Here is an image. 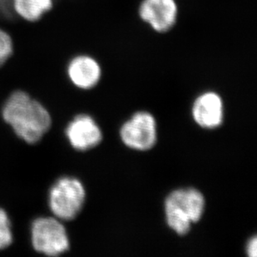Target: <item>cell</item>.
<instances>
[{"label":"cell","instance_id":"obj_1","mask_svg":"<svg viewBox=\"0 0 257 257\" xmlns=\"http://www.w3.org/2000/svg\"><path fill=\"white\" fill-rule=\"evenodd\" d=\"M3 117L15 134L29 144L38 143L52 123L46 108L23 91L13 92L3 109Z\"/></svg>","mask_w":257,"mask_h":257},{"label":"cell","instance_id":"obj_2","mask_svg":"<svg viewBox=\"0 0 257 257\" xmlns=\"http://www.w3.org/2000/svg\"><path fill=\"white\" fill-rule=\"evenodd\" d=\"M204 209L205 198L198 190H175L166 198L167 223L178 235H186L192 224L200 221Z\"/></svg>","mask_w":257,"mask_h":257},{"label":"cell","instance_id":"obj_3","mask_svg":"<svg viewBox=\"0 0 257 257\" xmlns=\"http://www.w3.org/2000/svg\"><path fill=\"white\" fill-rule=\"evenodd\" d=\"M85 197V189L78 179L63 177L50 190L49 206L58 219L71 221L83 209Z\"/></svg>","mask_w":257,"mask_h":257},{"label":"cell","instance_id":"obj_4","mask_svg":"<svg viewBox=\"0 0 257 257\" xmlns=\"http://www.w3.org/2000/svg\"><path fill=\"white\" fill-rule=\"evenodd\" d=\"M32 243L37 252L48 256H58L69 249L65 227L52 217H41L34 221Z\"/></svg>","mask_w":257,"mask_h":257},{"label":"cell","instance_id":"obj_5","mask_svg":"<svg viewBox=\"0 0 257 257\" xmlns=\"http://www.w3.org/2000/svg\"><path fill=\"white\" fill-rule=\"evenodd\" d=\"M120 137L124 144L132 149L149 150L155 145L158 139L154 116L149 112H137L122 125Z\"/></svg>","mask_w":257,"mask_h":257},{"label":"cell","instance_id":"obj_6","mask_svg":"<svg viewBox=\"0 0 257 257\" xmlns=\"http://www.w3.org/2000/svg\"><path fill=\"white\" fill-rule=\"evenodd\" d=\"M139 13L140 19L151 29L164 34L177 23L178 5L176 0H143Z\"/></svg>","mask_w":257,"mask_h":257},{"label":"cell","instance_id":"obj_7","mask_svg":"<svg viewBox=\"0 0 257 257\" xmlns=\"http://www.w3.org/2000/svg\"><path fill=\"white\" fill-rule=\"evenodd\" d=\"M68 141L76 150L87 151L98 145L102 132L94 120L87 115H78L66 129Z\"/></svg>","mask_w":257,"mask_h":257},{"label":"cell","instance_id":"obj_8","mask_svg":"<svg viewBox=\"0 0 257 257\" xmlns=\"http://www.w3.org/2000/svg\"><path fill=\"white\" fill-rule=\"evenodd\" d=\"M192 116L201 127L214 129L223 121V102L216 92H206L195 100Z\"/></svg>","mask_w":257,"mask_h":257},{"label":"cell","instance_id":"obj_9","mask_svg":"<svg viewBox=\"0 0 257 257\" xmlns=\"http://www.w3.org/2000/svg\"><path fill=\"white\" fill-rule=\"evenodd\" d=\"M71 82L81 89H90L99 83L102 68L95 58L79 55L71 60L68 67Z\"/></svg>","mask_w":257,"mask_h":257},{"label":"cell","instance_id":"obj_10","mask_svg":"<svg viewBox=\"0 0 257 257\" xmlns=\"http://www.w3.org/2000/svg\"><path fill=\"white\" fill-rule=\"evenodd\" d=\"M52 0H13L15 12L28 21H36L52 8Z\"/></svg>","mask_w":257,"mask_h":257},{"label":"cell","instance_id":"obj_11","mask_svg":"<svg viewBox=\"0 0 257 257\" xmlns=\"http://www.w3.org/2000/svg\"><path fill=\"white\" fill-rule=\"evenodd\" d=\"M11 224L7 213L0 208V250L9 247L12 243Z\"/></svg>","mask_w":257,"mask_h":257},{"label":"cell","instance_id":"obj_12","mask_svg":"<svg viewBox=\"0 0 257 257\" xmlns=\"http://www.w3.org/2000/svg\"><path fill=\"white\" fill-rule=\"evenodd\" d=\"M13 53V42L10 34L0 29V66L10 58Z\"/></svg>","mask_w":257,"mask_h":257},{"label":"cell","instance_id":"obj_13","mask_svg":"<svg viewBox=\"0 0 257 257\" xmlns=\"http://www.w3.org/2000/svg\"><path fill=\"white\" fill-rule=\"evenodd\" d=\"M246 252L250 257H255L257 255V240L256 236L250 239L246 246Z\"/></svg>","mask_w":257,"mask_h":257}]
</instances>
